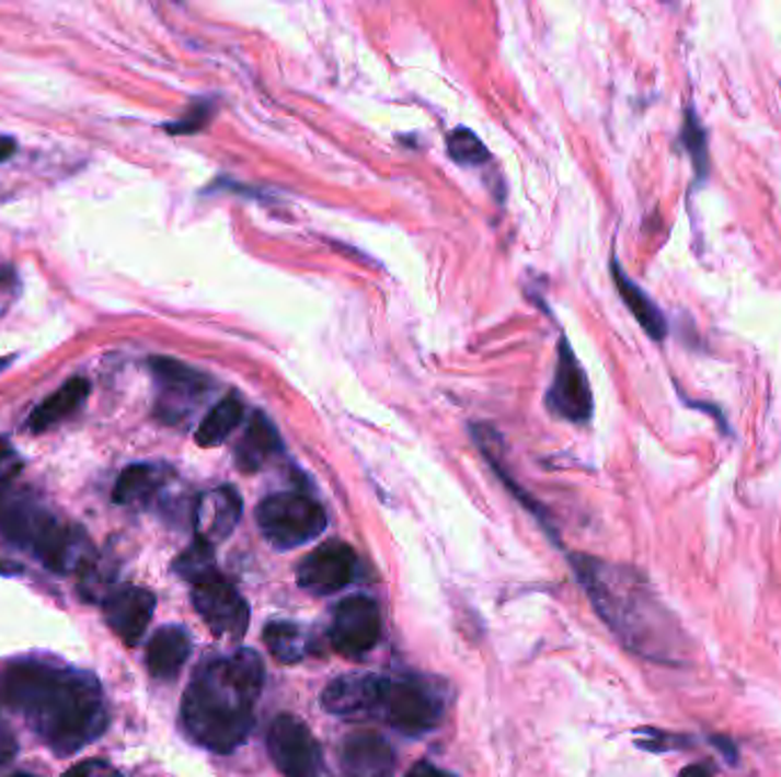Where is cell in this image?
<instances>
[{
	"instance_id": "24",
	"label": "cell",
	"mask_w": 781,
	"mask_h": 777,
	"mask_svg": "<svg viewBox=\"0 0 781 777\" xmlns=\"http://www.w3.org/2000/svg\"><path fill=\"white\" fill-rule=\"evenodd\" d=\"M681 144L688 151L692 166H694V181L697 185H702L709 176L711 170V155H709V132L699 121L694 107L690 105L686 109L684 117V128H681Z\"/></svg>"
},
{
	"instance_id": "9",
	"label": "cell",
	"mask_w": 781,
	"mask_h": 777,
	"mask_svg": "<svg viewBox=\"0 0 781 777\" xmlns=\"http://www.w3.org/2000/svg\"><path fill=\"white\" fill-rule=\"evenodd\" d=\"M382 636V616L375 600L353 595L341 600L330 623V641L334 650L347 659H361L368 654Z\"/></svg>"
},
{
	"instance_id": "18",
	"label": "cell",
	"mask_w": 781,
	"mask_h": 777,
	"mask_svg": "<svg viewBox=\"0 0 781 777\" xmlns=\"http://www.w3.org/2000/svg\"><path fill=\"white\" fill-rule=\"evenodd\" d=\"M170 477H172V472L163 465H151V463L128 465L115 484L113 502L122 505V507L147 505L160 492H163Z\"/></svg>"
},
{
	"instance_id": "25",
	"label": "cell",
	"mask_w": 781,
	"mask_h": 777,
	"mask_svg": "<svg viewBox=\"0 0 781 777\" xmlns=\"http://www.w3.org/2000/svg\"><path fill=\"white\" fill-rule=\"evenodd\" d=\"M446 149H448V155L457 162V164H464V166H480L490 160V151L487 147L482 144L480 137L460 126V128H455L448 132L446 137Z\"/></svg>"
},
{
	"instance_id": "13",
	"label": "cell",
	"mask_w": 781,
	"mask_h": 777,
	"mask_svg": "<svg viewBox=\"0 0 781 777\" xmlns=\"http://www.w3.org/2000/svg\"><path fill=\"white\" fill-rule=\"evenodd\" d=\"M103 618L128 648H136L153 618L156 595L149 589L122 584L105 593Z\"/></svg>"
},
{
	"instance_id": "22",
	"label": "cell",
	"mask_w": 781,
	"mask_h": 777,
	"mask_svg": "<svg viewBox=\"0 0 781 777\" xmlns=\"http://www.w3.org/2000/svg\"><path fill=\"white\" fill-rule=\"evenodd\" d=\"M263 641L279 663H298L311 652V638L298 623H267L263 629Z\"/></svg>"
},
{
	"instance_id": "7",
	"label": "cell",
	"mask_w": 781,
	"mask_h": 777,
	"mask_svg": "<svg viewBox=\"0 0 781 777\" xmlns=\"http://www.w3.org/2000/svg\"><path fill=\"white\" fill-rule=\"evenodd\" d=\"M149 368L158 385L156 415L160 422H185L213 393V381L206 374L174 358H151Z\"/></svg>"
},
{
	"instance_id": "33",
	"label": "cell",
	"mask_w": 781,
	"mask_h": 777,
	"mask_svg": "<svg viewBox=\"0 0 781 777\" xmlns=\"http://www.w3.org/2000/svg\"><path fill=\"white\" fill-rule=\"evenodd\" d=\"M715 768L711 764H690L686 766L679 777H713Z\"/></svg>"
},
{
	"instance_id": "3",
	"label": "cell",
	"mask_w": 781,
	"mask_h": 777,
	"mask_svg": "<svg viewBox=\"0 0 781 777\" xmlns=\"http://www.w3.org/2000/svg\"><path fill=\"white\" fill-rule=\"evenodd\" d=\"M263 682V661L250 648L204 661L183 693L185 734L210 753L238 751L254 730Z\"/></svg>"
},
{
	"instance_id": "14",
	"label": "cell",
	"mask_w": 781,
	"mask_h": 777,
	"mask_svg": "<svg viewBox=\"0 0 781 777\" xmlns=\"http://www.w3.org/2000/svg\"><path fill=\"white\" fill-rule=\"evenodd\" d=\"M242 499L233 486H220L197 497L193 509V526L197 541L218 545L229 538L240 522Z\"/></svg>"
},
{
	"instance_id": "30",
	"label": "cell",
	"mask_w": 781,
	"mask_h": 777,
	"mask_svg": "<svg viewBox=\"0 0 781 777\" xmlns=\"http://www.w3.org/2000/svg\"><path fill=\"white\" fill-rule=\"evenodd\" d=\"M19 753V741L12 732V728L5 723L3 718H0V768L5 764H10Z\"/></svg>"
},
{
	"instance_id": "19",
	"label": "cell",
	"mask_w": 781,
	"mask_h": 777,
	"mask_svg": "<svg viewBox=\"0 0 781 777\" xmlns=\"http://www.w3.org/2000/svg\"><path fill=\"white\" fill-rule=\"evenodd\" d=\"M610 271H612V281L615 288L622 297V301L629 306V311L633 313V317L638 320V324L642 326V330L650 336L652 340H665L667 338V317L663 315V311L656 306V301L646 294L638 283H633L629 276L624 274L622 265L617 260L610 263Z\"/></svg>"
},
{
	"instance_id": "1",
	"label": "cell",
	"mask_w": 781,
	"mask_h": 777,
	"mask_svg": "<svg viewBox=\"0 0 781 777\" xmlns=\"http://www.w3.org/2000/svg\"><path fill=\"white\" fill-rule=\"evenodd\" d=\"M0 700L60 757L83 751L107 728L99 680L67 665L35 659L10 663L0 677Z\"/></svg>"
},
{
	"instance_id": "28",
	"label": "cell",
	"mask_w": 781,
	"mask_h": 777,
	"mask_svg": "<svg viewBox=\"0 0 781 777\" xmlns=\"http://www.w3.org/2000/svg\"><path fill=\"white\" fill-rule=\"evenodd\" d=\"M23 469V461L19 452L10 445V440L0 438V486L10 484Z\"/></svg>"
},
{
	"instance_id": "5",
	"label": "cell",
	"mask_w": 781,
	"mask_h": 777,
	"mask_svg": "<svg viewBox=\"0 0 781 777\" xmlns=\"http://www.w3.org/2000/svg\"><path fill=\"white\" fill-rule=\"evenodd\" d=\"M0 536L58 575L83 572L94 561L88 534L25 492H0Z\"/></svg>"
},
{
	"instance_id": "11",
	"label": "cell",
	"mask_w": 781,
	"mask_h": 777,
	"mask_svg": "<svg viewBox=\"0 0 781 777\" xmlns=\"http://www.w3.org/2000/svg\"><path fill=\"white\" fill-rule=\"evenodd\" d=\"M357 554L343 541H328L309 552L298 566V584L313 595H332L353 584Z\"/></svg>"
},
{
	"instance_id": "15",
	"label": "cell",
	"mask_w": 781,
	"mask_h": 777,
	"mask_svg": "<svg viewBox=\"0 0 781 777\" xmlns=\"http://www.w3.org/2000/svg\"><path fill=\"white\" fill-rule=\"evenodd\" d=\"M338 764L347 777H391L395 751L380 732L357 730L343 739Z\"/></svg>"
},
{
	"instance_id": "34",
	"label": "cell",
	"mask_w": 781,
	"mask_h": 777,
	"mask_svg": "<svg viewBox=\"0 0 781 777\" xmlns=\"http://www.w3.org/2000/svg\"><path fill=\"white\" fill-rule=\"evenodd\" d=\"M14 153H16V142L12 140V137L0 135V162L10 160Z\"/></svg>"
},
{
	"instance_id": "8",
	"label": "cell",
	"mask_w": 781,
	"mask_h": 777,
	"mask_svg": "<svg viewBox=\"0 0 781 777\" xmlns=\"http://www.w3.org/2000/svg\"><path fill=\"white\" fill-rule=\"evenodd\" d=\"M267 753L284 777H332L322 745L305 720L282 714L267 730Z\"/></svg>"
},
{
	"instance_id": "31",
	"label": "cell",
	"mask_w": 781,
	"mask_h": 777,
	"mask_svg": "<svg viewBox=\"0 0 781 777\" xmlns=\"http://www.w3.org/2000/svg\"><path fill=\"white\" fill-rule=\"evenodd\" d=\"M709 743L722 755L724 762H730V764H734V766L738 764V759H740V747H738V743H736L732 737L711 734V737H709Z\"/></svg>"
},
{
	"instance_id": "10",
	"label": "cell",
	"mask_w": 781,
	"mask_h": 777,
	"mask_svg": "<svg viewBox=\"0 0 781 777\" xmlns=\"http://www.w3.org/2000/svg\"><path fill=\"white\" fill-rule=\"evenodd\" d=\"M547 406L560 420L574 425H585L592 418V410H595L587 374L567 338H562L558 347L555 372L547 393Z\"/></svg>"
},
{
	"instance_id": "37",
	"label": "cell",
	"mask_w": 781,
	"mask_h": 777,
	"mask_svg": "<svg viewBox=\"0 0 781 777\" xmlns=\"http://www.w3.org/2000/svg\"><path fill=\"white\" fill-rule=\"evenodd\" d=\"M12 777H35V775H28V773H19V775H12Z\"/></svg>"
},
{
	"instance_id": "26",
	"label": "cell",
	"mask_w": 781,
	"mask_h": 777,
	"mask_svg": "<svg viewBox=\"0 0 781 777\" xmlns=\"http://www.w3.org/2000/svg\"><path fill=\"white\" fill-rule=\"evenodd\" d=\"M640 734H646V739H638L635 743L642 747V751L650 753H667V751H686V747L697 745V739L692 734H675V732H663V730H654V728H642L638 730Z\"/></svg>"
},
{
	"instance_id": "29",
	"label": "cell",
	"mask_w": 781,
	"mask_h": 777,
	"mask_svg": "<svg viewBox=\"0 0 781 777\" xmlns=\"http://www.w3.org/2000/svg\"><path fill=\"white\" fill-rule=\"evenodd\" d=\"M208 105H202V107H193L191 113H187V117H183L181 121H174V124H168V132H174V135H185V132H197L202 130L208 119H210V113H208Z\"/></svg>"
},
{
	"instance_id": "12",
	"label": "cell",
	"mask_w": 781,
	"mask_h": 777,
	"mask_svg": "<svg viewBox=\"0 0 781 777\" xmlns=\"http://www.w3.org/2000/svg\"><path fill=\"white\" fill-rule=\"evenodd\" d=\"M193 604L215 636L240 638L250 627V604L222 575L193 587Z\"/></svg>"
},
{
	"instance_id": "21",
	"label": "cell",
	"mask_w": 781,
	"mask_h": 777,
	"mask_svg": "<svg viewBox=\"0 0 781 777\" xmlns=\"http://www.w3.org/2000/svg\"><path fill=\"white\" fill-rule=\"evenodd\" d=\"M245 402H242L236 393L227 395L225 399H220L215 404L206 418L199 422L197 431H195V440L199 448H220L222 442H227L231 438L233 431H238L242 425H245Z\"/></svg>"
},
{
	"instance_id": "2",
	"label": "cell",
	"mask_w": 781,
	"mask_h": 777,
	"mask_svg": "<svg viewBox=\"0 0 781 777\" xmlns=\"http://www.w3.org/2000/svg\"><path fill=\"white\" fill-rule=\"evenodd\" d=\"M572 568L599 618L627 650L665 665L688 661L690 641L679 618L640 570L589 554H572Z\"/></svg>"
},
{
	"instance_id": "27",
	"label": "cell",
	"mask_w": 781,
	"mask_h": 777,
	"mask_svg": "<svg viewBox=\"0 0 781 777\" xmlns=\"http://www.w3.org/2000/svg\"><path fill=\"white\" fill-rule=\"evenodd\" d=\"M62 777H124L111 762L105 759H85L65 770Z\"/></svg>"
},
{
	"instance_id": "32",
	"label": "cell",
	"mask_w": 781,
	"mask_h": 777,
	"mask_svg": "<svg viewBox=\"0 0 781 777\" xmlns=\"http://www.w3.org/2000/svg\"><path fill=\"white\" fill-rule=\"evenodd\" d=\"M405 777H455L452 773L448 770H441L437 768L435 764H429V762H418L410 768V773Z\"/></svg>"
},
{
	"instance_id": "20",
	"label": "cell",
	"mask_w": 781,
	"mask_h": 777,
	"mask_svg": "<svg viewBox=\"0 0 781 777\" xmlns=\"http://www.w3.org/2000/svg\"><path fill=\"white\" fill-rule=\"evenodd\" d=\"M90 395V383L85 379H69L56 393L48 395L33 413L28 420V429L35 433H44L53 427L65 422L80 406L85 404Z\"/></svg>"
},
{
	"instance_id": "16",
	"label": "cell",
	"mask_w": 781,
	"mask_h": 777,
	"mask_svg": "<svg viewBox=\"0 0 781 777\" xmlns=\"http://www.w3.org/2000/svg\"><path fill=\"white\" fill-rule=\"evenodd\" d=\"M282 450L284 445L277 427L267 420V415L254 413L245 422V431H242V436L236 442L233 456H236V465L242 472L254 475V472L263 469L273 459H277Z\"/></svg>"
},
{
	"instance_id": "17",
	"label": "cell",
	"mask_w": 781,
	"mask_h": 777,
	"mask_svg": "<svg viewBox=\"0 0 781 777\" xmlns=\"http://www.w3.org/2000/svg\"><path fill=\"white\" fill-rule=\"evenodd\" d=\"M191 652V634L179 625H165L151 636L147 646V669L156 680H176Z\"/></svg>"
},
{
	"instance_id": "23",
	"label": "cell",
	"mask_w": 781,
	"mask_h": 777,
	"mask_svg": "<svg viewBox=\"0 0 781 777\" xmlns=\"http://www.w3.org/2000/svg\"><path fill=\"white\" fill-rule=\"evenodd\" d=\"M174 572L181 579L191 581L193 587L220 577L218 564H215V547L204 541H195L191 547L179 554V559L174 561Z\"/></svg>"
},
{
	"instance_id": "4",
	"label": "cell",
	"mask_w": 781,
	"mask_h": 777,
	"mask_svg": "<svg viewBox=\"0 0 781 777\" xmlns=\"http://www.w3.org/2000/svg\"><path fill=\"white\" fill-rule=\"evenodd\" d=\"M322 709L349 720H377L400 734L421 737L446 714V688L423 675L347 673L328 684Z\"/></svg>"
},
{
	"instance_id": "6",
	"label": "cell",
	"mask_w": 781,
	"mask_h": 777,
	"mask_svg": "<svg viewBox=\"0 0 781 777\" xmlns=\"http://www.w3.org/2000/svg\"><path fill=\"white\" fill-rule=\"evenodd\" d=\"M256 524L267 543L286 552L307 545L325 532L328 513L313 497L286 490L261 499L256 507Z\"/></svg>"
},
{
	"instance_id": "35",
	"label": "cell",
	"mask_w": 781,
	"mask_h": 777,
	"mask_svg": "<svg viewBox=\"0 0 781 777\" xmlns=\"http://www.w3.org/2000/svg\"><path fill=\"white\" fill-rule=\"evenodd\" d=\"M10 276H12V269H10L8 265H0V283H3V281H8V279H10Z\"/></svg>"
},
{
	"instance_id": "36",
	"label": "cell",
	"mask_w": 781,
	"mask_h": 777,
	"mask_svg": "<svg viewBox=\"0 0 781 777\" xmlns=\"http://www.w3.org/2000/svg\"><path fill=\"white\" fill-rule=\"evenodd\" d=\"M19 570V566H5V564H0V572H14Z\"/></svg>"
}]
</instances>
